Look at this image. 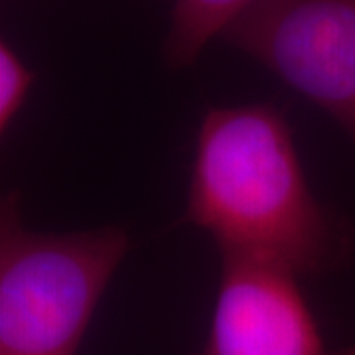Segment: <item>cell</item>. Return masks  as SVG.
<instances>
[{
    "mask_svg": "<svg viewBox=\"0 0 355 355\" xmlns=\"http://www.w3.org/2000/svg\"><path fill=\"white\" fill-rule=\"evenodd\" d=\"M186 219L221 259L279 266L294 277L342 263L349 237L314 196L284 113L270 103L211 107L193 148Z\"/></svg>",
    "mask_w": 355,
    "mask_h": 355,
    "instance_id": "cell-1",
    "label": "cell"
},
{
    "mask_svg": "<svg viewBox=\"0 0 355 355\" xmlns=\"http://www.w3.org/2000/svg\"><path fill=\"white\" fill-rule=\"evenodd\" d=\"M130 247L121 225L26 227L20 193L0 205V355H76Z\"/></svg>",
    "mask_w": 355,
    "mask_h": 355,
    "instance_id": "cell-2",
    "label": "cell"
},
{
    "mask_svg": "<svg viewBox=\"0 0 355 355\" xmlns=\"http://www.w3.org/2000/svg\"><path fill=\"white\" fill-rule=\"evenodd\" d=\"M221 38L330 114L355 142V0H254Z\"/></svg>",
    "mask_w": 355,
    "mask_h": 355,
    "instance_id": "cell-3",
    "label": "cell"
},
{
    "mask_svg": "<svg viewBox=\"0 0 355 355\" xmlns=\"http://www.w3.org/2000/svg\"><path fill=\"white\" fill-rule=\"evenodd\" d=\"M221 261L209 331L193 355H326L298 277L247 259Z\"/></svg>",
    "mask_w": 355,
    "mask_h": 355,
    "instance_id": "cell-4",
    "label": "cell"
},
{
    "mask_svg": "<svg viewBox=\"0 0 355 355\" xmlns=\"http://www.w3.org/2000/svg\"><path fill=\"white\" fill-rule=\"evenodd\" d=\"M251 2L254 0H174L162 48L164 64L172 69L190 67Z\"/></svg>",
    "mask_w": 355,
    "mask_h": 355,
    "instance_id": "cell-5",
    "label": "cell"
},
{
    "mask_svg": "<svg viewBox=\"0 0 355 355\" xmlns=\"http://www.w3.org/2000/svg\"><path fill=\"white\" fill-rule=\"evenodd\" d=\"M34 83V73L10 42H0V132L12 127Z\"/></svg>",
    "mask_w": 355,
    "mask_h": 355,
    "instance_id": "cell-6",
    "label": "cell"
},
{
    "mask_svg": "<svg viewBox=\"0 0 355 355\" xmlns=\"http://www.w3.org/2000/svg\"><path fill=\"white\" fill-rule=\"evenodd\" d=\"M343 355H355V347H352L349 352H345V354H343Z\"/></svg>",
    "mask_w": 355,
    "mask_h": 355,
    "instance_id": "cell-7",
    "label": "cell"
}]
</instances>
